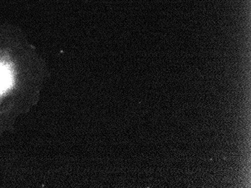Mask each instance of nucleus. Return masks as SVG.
Segmentation results:
<instances>
[{
    "label": "nucleus",
    "mask_w": 251,
    "mask_h": 188,
    "mask_svg": "<svg viewBox=\"0 0 251 188\" xmlns=\"http://www.w3.org/2000/svg\"><path fill=\"white\" fill-rule=\"evenodd\" d=\"M11 82V73L5 66L0 64V93L6 90Z\"/></svg>",
    "instance_id": "nucleus-1"
}]
</instances>
